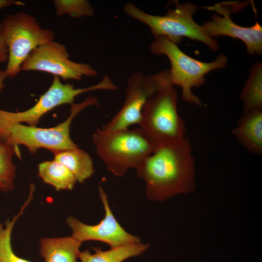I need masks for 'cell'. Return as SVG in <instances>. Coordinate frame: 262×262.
I'll return each mask as SVG.
<instances>
[{"label": "cell", "mask_w": 262, "mask_h": 262, "mask_svg": "<svg viewBox=\"0 0 262 262\" xmlns=\"http://www.w3.org/2000/svg\"><path fill=\"white\" fill-rule=\"evenodd\" d=\"M136 169L151 200L164 201L195 189V158L186 138L157 148Z\"/></svg>", "instance_id": "obj_1"}, {"label": "cell", "mask_w": 262, "mask_h": 262, "mask_svg": "<svg viewBox=\"0 0 262 262\" xmlns=\"http://www.w3.org/2000/svg\"><path fill=\"white\" fill-rule=\"evenodd\" d=\"M92 140L106 169L117 177L136 168L156 149L140 128L111 131L97 129Z\"/></svg>", "instance_id": "obj_2"}, {"label": "cell", "mask_w": 262, "mask_h": 262, "mask_svg": "<svg viewBox=\"0 0 262 262\" xmlns=\"http://www.w3.org/2000/svg\"><path fill=\"white\" fill-rule=\"evenodd\" d=\"M173 3L174 7L169 9L162 16L147 13L131 2L124 6L123 11L129 16L147 25L155 38L165 37L177 45L183 37H187L200 41L211 50L217 51L219 45L216 40L209 36L202 26L193 19L198 7L190 2L180 3L174 0Z\"/></svg>", "instance_id": "obj_3"}, {"label": "cell", "mask_w": 262, "mask_h": 262, "mask_svg": "<svg viewBox=\"0 0 262 262\" xmlns=\"http://www.w3.org/2000/svg\"><path fill=\"white\" fill-rule=\"evenodd\" d=\"M151 52L164 55L168 59L171 67L169 70L172 85L181 87L182 98L185 101L201 106L200 99L192 92L193 87L204 84L205 76L211 71L224 67L228 62L223 54L210 62H204L186 54L178 45L165 37L155 38L150 46Z\"/></svg>", "instance_id": "obj_4"}, {"label": "cell", "mask_w": 262, "mask_h": 262, "mask_svg": "<svg viewBox=\"0 0 262 262\" xmlns=\"http://www.w3.org/2000/svg\"><path fill=\"white\" fill-rule=\"evenodd\" d=\"M177 103V92L170 87L154 94L144 107L140 129L156 148L185 138L186 128Z\"/></svg>", "instance_id": "obj_5"}, {"label": "cell", "mask_w": 262, "mask_h": 262, "mask_svg": "<svg viewBox=\"0 0 262 262\" xmlns=\"http://www.w3.org/2000/svg\"><path fill=\"white\" fill-rule=\"evenodd\" d=\"M98 99L89 97L80 103H72L68 117L63 123L50 128H41L15 123L0 126V138L17 147L26 146L34 154L40 147L53 152L78 147L71 140L69 129L73 118L82 110L90 105H97Z\"/></svg>", "instance_id": "obj_6"}, {"label": "cell", "mask_w": 262, "mask_h": 262, "mask_svg": "<svg viewBox=\"0 0 262 262\" xmlns=\"http://www.w3.org/2000/svg\"><path fill=\"white\" fill-rule=\"evenodd\" d=\"M1 24L8 52L7 78L16 76L30 54L55 37L53 31L41 28L34 16L24 12L8 15Z\"/></svg>", "instance_id": "obj_7"}, {"label": "cell", "mask_w": 262, "mask_h": 262, "mask_svg": "<svg viewBox=\"0 0 262 262\" xmlns=\"http://www.w3.org/2000/svg\"><path fill=\"white\" fill-rule=\"evenodd\" d=\"M170 87L173 86L169 70L150 75L139 72L133 73L127 81L123 106L101 129L109 131H119L139 124L143 109L149 98L156 93Z\"/></svg>", "instance_id": "obj_8"}, {"label": "cell", "mask_w": 262, "mask_h": 262, "mask_svg": "<svg viewBox=\"0 0 262 262\" xmlns=\"http://www.w3.org/2000/svg\"><path fill=\"white\" fill-rule=\"evenodd\" d=\"M117 88L107 75H105L99 82L83 88H75L72 84H64L59 77L53 76L49 88L28 110L15 113L0 109V126L22 122H26L29 126H35L40 118L45 114L58 106L73 103L75 97L83 93L97 90H115Z\"/></svg>", "instance_id": "obj_9"}, {"label": "cell", "mask_w": 262, "mask_h": 262, "mask_svg": "<svg viewBox=\"0 0 262 262\" xmlns=\"http://www.w3.org/2000/svg\"><path fill=\"white\" fill-rule=\"evenodd\" d=\"M21 71L44 72L65 80L80 81L83 76L97 75L89 64L71 60L66 47L54 40L33 50L22 64Z\"/></svg>", "instance_id": "obj_10"}, {"label": "cell", "mask_w": 262, "mask_h": 262, "mask_svg": "<svg viewBox=\"0 0 262 262\" xmlns=\"http://www.w3.org/2000/svg\"><path fill=\"white\" fill-rule=\"evenodd\" d=\"M249 3L224 1L203 7L217 14H214L212 20L205 22L201 26L212 38L224 35L239 39L246 45L248 54L261 55L262 27L258 21L253 26L243 27L235 23L230 17L231 13L240 11Z\"/></svg>", "instance_id": "obj_11"}, {"label": "cell", "mask_w": 262, "mask_h": 262, "mask_svg": "<svg viewBox=\"0 0 262 262\" xmlns=\"http://www.w3.org/2000/svg\"><path fill=\"white\" fill-rule=\"evenodd\" d=\"M99 196L105 211L104 217L98 224L89 225L73 216L66 219L72 230L71 236L82 243L87 241H98L108 244L111 248L141 243L140 239L125 230L115 218L110 207L107 195L100 185Z\"/></svg>", "instance_id": "obj_12"}, {"label": "cell", "mask_w": 262, "mask_h": 262, "mask_svg": "<svg viewBox=\"0 0 262 262\" xmlns=\"http://www.w3.org/2000/svg\"><path fill=\"white\" fill-rule=\"evenodd\" d=\"M233 135L250 153H262V110L244 114L238 126L232 130Z\"/></svg>", "instance_id": "obj_13"}, {"label": "cell", "mask_w": 262, "mask_h": 262, "mask_svg": "<svg viewBox=\"0 0 262 262\" xmlns=\"http://www.w3.org/2000/svg\"><path fill=\"white\" fill-rule=\"evenodd\" d=\"M81 244L71 236L44 238L40 241V254L45 262H77Z\"/></svg>", "instance_id": "obj_14"}, {"label": "cell", "mask_w": 262, "mask_h": 262, "mask_svg": "<svg viewBox=\"0 0 262 262\" xmlns=\"http://www.w3.org/2000/svg\"><path fill=\"white\" fill-rule=\"evenodd\" d=\"M54 160L66 166L77 181L83 182L94 173V164L90 155L78 147L53 152Z\"/></svg>", "instance_id": "obj_15"}, {"label": "cell", "mask_w": 262, "mask_h": 262, "mask_svg": "<svg viewBox=\"0 0 262 262\" xmlns=\"http://www.w3.org/2000/svg\"><path fill=\"white\" fill-rule=\"evenodd\" d=\"M148 246V244L140 243L111 248L106 251L99 247H93L94 253L85 250L80 252L79 258L81 262H123L128 258L140 255Z\"/></svg>", "instance_id": "obj_16"}, {"label": "cell", "mask_w": 262, "mask_h": 262, "mask_svg": "<svg viewBox=\"0 0 262 262\" xmlns=\"http://www.w3.org/2000/svg\"><path fill=\"white\" fill-rule=\"evenodd\" d=\"M38 176L57 190H71L76 182L72 172L58 161H45L38 165Z\"/></svg>", "instance_id": "obj_17"}, {"label": "cell", "mask_w": 262, "mask_h": 262, "mask_svg": "<svg viewBox=\"0 0 262 262\" xmlns=\"http://www.w3.org/2000/svg\"><path fill=\"white\" fill-rule=\"evenodd\" d=\"M243 101V113L262 110V65L255 63L240 95Z\"/></svg>", "instance_id": "obj_18"}, {"label": "cell", "mask_w": 262, "mask_h": 262, "mask_svg": "<svg viewBox=\"0 0 262 262\" xmlns=\"http://www.w3.org/2000/svg\"><path fill=\"white\" fill-rule=\"evenodd\" d=\"M14 153L19 154L17 147L0 138V190L8 192L14 186L16 167L12 161Z\"/></svg>", "instance_id": "obj_19"}, {"label": "cell", "mask_w": 262, "mask_h": 262, "mask_svg": "<svg viewBox=\"0 0 262 262\" xmlns=\"http://www.w3.org/2000/svg\"><path fill=\"white\" fill-rule=\"evenodd\" d=\"M32 198V195L30 194L19 213L15 216L12 220H6L5 226L0 222V262H31L18 257L15 253L11 245V234L16 220L23 213Z\"/></svg>", "instance_id": "obj_20"}, {"label": "cell", "mask_w": 262, "mask_h": 262, "mask_svg": "<svg viewBox=\"0 0 262 262\" xmlns=\"http://www.w3.org/2000/svg\"><path fill=\"white\" fill-rule=\"evenodd\" d=\"M56 14L59 16L67 15L72 18L92 17L94 10L86 0H54Z\"/></svg>", "instance_id": "obj_21"}, {"label": "cell", "mask_w": 262, "mask_h": 262, "mask_svg": "<svg viewBox=\"0 0 262 262\" xmlns=\"http://www.w3.org/2000/svg\"><path fill=\"white\" fill-rule=\"evenodd\" d=\"M8 52L7 46L3 34L1 22H0V63L7 62Z\"/></svg>", "instance_id": "obj_22"}, {"label": "cell", "mask_w": 262, "mask_h": 262, "mask_svg": "<svg viewBox=\"0 0 262 262\" xmlns=\"http://www.w3.org/2000/svg\"><path fill=\"white\" fill-rule=\"evenodd\" d=\"M24 6L25 4L20 1L15 0H0V9L13 5Z\"/></svg>", "instance_id": "obj_23"}, {"label": "cell", "mask_w": 262, "mask_h": 262, "mask_svg": "<svg viewBox=\"0 0 262 262\" xmlns=\"http://www.w3.org/2000/svg\"><path fill=\"white\" fill-rule=\"evenodd\" d=\"M7 78L5 70H0V92L4 87V82Z\"/></svg>", "instance_id": "obj_24"}]
</instances>
